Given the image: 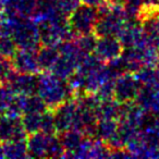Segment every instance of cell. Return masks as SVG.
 <instances>
[{"instance_id": "12", "label": "cell", "mask_w": 159, "mask_h": 159, "mask_svg": "<svg viewBox=\"0 0 159 159\" xmlns=\"http://www.w3.org/2000/svg\"><path fill=\"white\" fill-rule=\"evenodd\" d=\"M134 102L146 112H159V86L141 85Z\"/></svg>"}, {"instance_id": "34", "label": "cell", "mask_w": 159, "mask_h": 159, "mask_svg": "<svg viewBox=\"0 0 159 159\" xmlns=\"http://www.w3.org/2000/svg\"><path fill=\"white\" fill-rule=\"evenodd\" d=\"M156 68L158 69V71H159V60H158V62H157V64H156Z\"/></svg>"}, {"instance_id": "9", "label": "cell", "mask_w": 159, "mask_h": 159, "mask_svg": "<svg viewBox=\"0 0 159 159\" xmlns=\"http://www.w3.org/2000/svg\"><path fill=\"white\" fill-rule=\"evenodd\" d=\"M12 66L19 73H33L38 74L40 71L37 59V50L29 49H16V53L11 58Z\"/></svg>"}, {"instance_id": "13", "label": "cell", "mask_w": 159, "mask_h": 159, "mask_svg": "<svg viewBox=\"0 0 159 159\" xmlns=\"http://www.w3.org/2000/svg\"><path fill=\"white\" fill-rule=\"evenodd\" d=\"M37 0H8L2 11L5 16H18L23 18L33 16Z\"/></svg>"}, {"instance_id": "8", "label": "cell", "mask_w": 159, "mask_h": 159, "mask_svg": "<svg viewBox=\"0 0 159 159\" xmlns=\"http://www.w3.org/2000/svg\"><path fill=\"white\" fill-rule=\"evenodd\" d=\"M123 51V46L117 36H104L98 37L94 55L102 62H109L119 58Z\"/></svg>"}, {"instance_id": "22", "label": "cell", "mask_w": 159, "mask_h": 159, "mask_svg": "<svg viewBox=\"0 0 159 159\" xmlns=\"http://www.w3.org/2000/svg\"><path fill=\"white\" fill-rule=\"evenodd\" d=\"M119 121L115 119H99L96 125V139L108 142L116 134Z\"/></svg>"}, {"instance_id": "28", "label": "cell", "mask_w": 159, "mask_h": 159, "mask_svg": "<svg viewBox=\"0 0 159 159\" xmlns=\"http://www.w3.org/2000/svg\"><path fill=\"white\" fill-rule=\"evenodd\" d=\"M40 132L45 134H57L55 125V119H53V112L51 109H47L42 115V123H40Z\"/></svg>"}, {"instance_id": "25", "label": "cell", "mask_w": 159, "mask_h": 159, "mask_svg": "<svg viewBox=\"0 0 159 159\" xmlns=\"http://www.w3.org/2000/svg\"><path fill=\"white\" fill-rule=\"evenodd\" d=\"M64 148L60 141V137L57 134H51L48 137V144H47L46 157L48 158H63Z\"/></svg>"}, {"instance_id": "19", "label": "cell", "mask_w": 159, "mask_h": 159, "mask_svg": "<svg viewBox=\"0 0 159 159\" xmlns=\"http://www.w3.org/2000/svg\"><path fill=\"white\" fill-rule=\"evenodd\" d=\"M97 119H115L119 121L120 117V102L115 98L107 100H100L96 108Z\"/></svg>"}, {"instance_id": "23", "label": "cell", "mask_w": 159, "mask_h": 159, "mask_svg": "<svg viewBox=\"0 0 159 159\" xmlns=\"http://www.w3.org/2000/svg\"><path fill=\"white\" fill-rule=\"evenodd\" d=\"M22 99V111L23 113L27 112H44L48 109L47 105L38 94L33 95H21Z\"/></svg>"}, {"instance_id": "32", "label": "cell", "mask_w": 159, "mask_h": 159, "mask_svg": "<svg viewBox=\"0 0 159 159\" xmlns=\"http://www.w3.org/2000/svg\"><path fill=\"white\" fill-rule=\"evenodd\" d=\"M5 154H3V147H2V143H0V158H3Z\"/></svg>"}, {"instance_id": "2", "label": "cell", "mask_w": 159, "mask_h": 159, "mask_svg": "<svg viewBox=\"0 0 159 159\" xmlns=\"http://www.w3.org/2000/svg\"><path fill=\"white\" fill-rule=\"evenodd\" d=\"M37 94L43 98L48 109H55L62 102L75 98L74 91L68 81L56 76L50 71L38 73Z\"/></svg>"}, {"instance_id": "30", "label": "cell", "mask_w": 159, "mask_h": 159, "mask_svg": "<svg viewBox=\"0 0 159 159\" xmlns=\"http://www.w3.org/2000/svg\"><path fill=\"white\" fill-rule=\"evenodd\" d=\"M14 95H16L14 92L8 84L0 85V116L6 112L8 105L11 102Z\"/></svg>"}, {"instance_id": "4", "label": "cell", "mask_w": 159, "mask_h": 159, "mask_svg": "<svg viewBox=\"0 0 159 159\" xmlns=\"http://www.w3.org/2000/svg\"><path fill=\"white\" fill-rule=\"evenodd\" d=\"M125 22L126 19L123 6H111L108 13L98 16L93 33L97 37L118 36Z\"/></svg>"}, {"instance_id": "21", "label": "cell", "mask_w": 159, "mask_h": 159, "mask_svg": "<svg viewBox=\"0 0 159 159\" xmlns=\"http://www.w3.org/2000/svg\"><path fill=\"white\" fill-rule=\"evenodd\" d=\"M141 85L159 86V71L156 66H144L134 73Z\"/></svg>"}, {"instance_id": "7", "label": "cell", "mask_w": 159, "mask_h": 159, "mask_svg": "<svg viewBox=\"0 0 159 159\" xmlns=\"http://www.w3.org/2000/svg\"><path fill=\"white\" fill-rule=\"evenodd\" d=\"M77 104L75 99H70L60 104L55 109H51L53 112L55 125L57 134L73 129L75 115H76Z\"/></svg>"}, {"instance_id": "6", "label": "cell", "mask_w": 159, "mask_h": 159, "mask_svg": "<svg viewBox=\"0 0 159 159\" xmlns=\"http://www.w3.org/2000/svg\"><path fill=\"white\" fill-rule=\"evenodd\" d=\"M26 137L27 134L23 128L21 117L7 113L0 116V143L24 139Z\"/></svg>"}, {"instance_id": "14", "label": "cell", "mask_w": 159, "mask_h": 159, "mask_svg": "<svg viewBox=\"0 0 159 159\" xmlns=\"http://www.w3.org/2000/svg\"><path fill=\"white\" fill-rule=\"evenodd\" d=\"M48 137V134H45L40 131L27 135L26 144L29 157H31V158H44V157H46Z\"/></svg>"}, {"instance_id": "24", "label": "cell", "mask_w": 159, "mask_h": 159, "mask_svg": "<svg viewBox=\"0 0 159 159\" xmlns=\"http://www.w3.org/2000/svg\"><path fill=\"white\" fill-rule=\"evenodd\" d=\"M42 115L43 112H27L21 116L23 128L27 135L40 131Z\"/></svg>"}, {"instance_id": "31", "label": "cell", "mask_w": 159, "mask_h": 159, "mask_svg": "<svg viewBox=\"0 0 159 159\" xmlns=\"http://www.w3.org/2000/svg\"><path fill=\"white\" fill-rule=\"evenodd\" d=\"M111 6H123L126 0H106Z\"/></svg>"}, {"instance_id": "15", "label": "cell", "mask_w": 159, "mask_h": 159, "mask_svg": "<svg viewBox=\"0 0 159 159\" xmlns=\"http://www.w3.org/2000/svg\"><path fill=\"white\" fill-rule=\"evenodd\" d=\"M58 135H59L60 141H61V144L66 152L63 158H71L72 154L79 148V146L81 145L85 137L84 133L76 129H70V130L60 133Z\"/></svg>"}, {"instance_id": "26", "label": "cell", "mask_w": 159, "mask_h": 159, "mask_svg": "<svg viewBox=\"0 0 159 159\" xmlns=\"http://www.w3.org/2000/svg\"><path fill=\"white\" fill-rule=\"evenodd\" d=\"M98 37L94 33L80 35L75 38V43L77 44L79 48L85 53H93L95 50L96 44H97Z\"/></svg>"}, {"instance_id": "17", "label": "cell", "mask_w": 159, "mask_h": 159, "mask_svg": "<svg viewBox=\"0 0 159 159\" xmlns=\"http://www.w3.org/2000/svg\"><path fill=\"white\" fill-rule=\"evenodd\" d=\"M60 52L58 46H42L37 50V59L40 71H50L59 58Z\"/></svg>"}, {"instance_id": "18", "label": "cell", "mask_w": 159, "mask_h": 159, "mask_svg": "<svg viewBox=\"0 0 159 159\" xmlns=\"http://www.w3.org/2000/svg\"><path fill=\"white\" fill-rule=\"evenodd\" d=\"M141 23L147 42L159 49V12L145 18Z\"/></svg>"}, {"instance_id": "5", "label": "cell", "mask_w": 159, "mask_h": 159, "mask_svg": "<svg viewBox=\"0 0 159 159\" xmlns=\"http://www.w3.org/2000/svg\"><path fill=\"white\" fill-rule=\"evenodd\" d=\"M139 89L141 84L135 77L134 73H124L115 80L113 98L120 104L134 102Z\"/></svg>"}, {"instance_id": "29", "label": "cell", "mask_w": 159, "mask_h": 159, "mask_svg": "<svg viewBox=\"0 0 159 159\" xmlns=\"http://www.w3.org/2000/svg\"><path fill=\"white\" fill-rule=\"evenodd\" d=\"M95 94L100 100L112 99L115 94V80H108L102 82Z\"/></svg>"}, {"instance_id": "10", "label": "cell", "mask_w": 159, "mask_h": 159, "mask_svg": "<svg viewBox=\"0 0 159 159\" xmlns=\"http://www.w3.org/2000/svg\"><path fill=\"white\" fill-rule=\"evenodd\" d=\"M123 48L135 47L146 42V36L139 21H128L117 36Z\"/></svg>"}, {"instance_id": "1", "label": "cell", "mask_w": 159, "mask_h": 159, "mask_svg": "<svg viewBox=\"0 0 159 159\" xmlns=\"http://www.w3.org/2000/svg\"><path fill=\"white\" fill-rule=\"evenodd\" d=\"M0 34L10 36L18 49L38 50L42 46L38 24L31 18L5 16L0 24Z\"/></svg>"}, {"instance_id": "11", "label": "cell", "mask_w": 159, "mask_h": 159, "mask_svg": "<svg viewBox=\"0 0 159 159\" xmlns=\"http://www.w3.org/2000/svg\"><path fill=\"white\" fill-rule=\"evenodd\" d=\"M14 94L18 95H33L37 94L38 87V74L33 73H19L12 76L8 83Z\"/></svg>"}, {"instance_id": "16", "label": "cell", "mask_w": 159, "mask_h": 159, "mask_svg": "<svg viewBox=\"0 0 159 159\" xmlns=\"http://www.w3.org/2000/svg\"><path fill=\"white\" fill-rule=\"evenodd\" d=\"M77 68H79V63L75 60L60 55L57 61H56V63L51 68L50 72L52 74H55L56 76L68 81L69 77L76 71Z\"/></svg>"}, {"instance_id": "3", "label": "cell", "mask_w": 159, "mask_h": 159, "mask_svg": "<svg viewBox=\"0 0 159 159\" xmlns=\"http://www.w3.org/2000/svg\"><path fill=\"white\" fill-rule=\"evenodd\" d=\"M97 19L98 14L96 7L81 2L68 16V24L76 38L80 35L93 33Z\"/></svg>"}, {"instance_id": "20", "label": "cell", "mask_w": 159, "mask_h": 159, "mask_svg": "<svg viewBox=\"0 0 159 159\" xmlns=\"http://www.w3.org/2000/svg\"><path fill=\"white\" fill-rule=\"evenodd\" d=\"M3 154L5 158H27V144L26 139H16V141L7 142L2 143Z\"/></svg>"}, {"instance_id": "27", "label": "cell", "mask_w": 159, "mask_h": 159, "mask_svg": "<svg viewBox=\"0 0 159 159\" xmlns=\"http://www.w3.org/2000/svg\"><path fill=\"white\" fill-rule=\"evenodd\" d=\"M16 72L11 59L0 57V85L8 84Z\"/></svg>"}, {"instance_id": "33", "label": "cell", "mask_w": 159, "mask_h": 159, "mask_svg": "<svg viewBox=\"0 0 159 159\" xmlns=\"http://www.w3.org/2000/svg\"><path fill=\"white\" fill-rule=\"evenodd\" d=\"M3 19H5V13H3L2 9H0V24H1V22H2Z\"/></svg>"}]
</instances>
